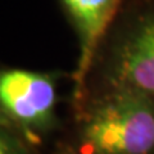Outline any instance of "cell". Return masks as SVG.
I'll list each match as a JSON object with an SVG mask.
<instances>
[{"label":"cell","mask_w":154,"mask_h":154,"mask_svg":"<svg viewBox=\"0 0 154 154\" xmlns=\"http://www.w3.org/2000/svg\"><path fill=\"white\" fill-rule=\"evenodd\" d=\"M96 67L102 71L103 90L154 98V0H125L91 71Z\"/></svg>","instance_id":"6da1fadb"},{"label":"cell","mask_w":154,"mask_h":154,"mask_svg":"<svg viewBox=\"0 0 154 154\" xmlns=\"http://www.w3.org/2000/svg\"><path fill=\"white\" fill-rule=\"evenodd\" d=\"M82 154H154V98L103 90L79 121Z\"/></svg>","instance_id":"7a4b0ae2"},{"label":"cell","mask_w":154,"mask_h":154,"mask_svg":"<svg viewBox=\"0 0 154 154\" xmlns=\"http://www.w3.org/2000/svg\"><path fill=\"white\" fill-rule=\"evenodd\" d=\"M0 105L5 125L37 140L55 126L57 76L19 68L3 71Z\"/></svg>","instance_id":"3957f363"},{"label":"cell","mask_w":154,"mask_h":154,"mask_svg":"<svg viewBox=\"0 0 154 154\" xmlns=\"http://www.w3.org/2000/svg\"><path fill=\"white\" fill-rule=\"evenodd\" d=\"M79 44V59L73 72L75 99L84 93L100 45L112 27L125 0H58Z\"/></svg>","instance_id":"277c9868"},{"label":"cell","mask_w":154,"mask_h":154,"mask_svg":"<svg viewBox=\"0 0 154 154\" xmlns=\"http://www.w3.org/2000/svg\"><path fill=\"white\" fill-rule=\"evenodd\" d=\"M26 137L5 125L0 134V154H28Z\"/></svg>","instance_id":"5b68a950"}]
</instances>
